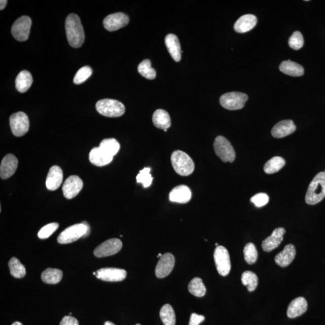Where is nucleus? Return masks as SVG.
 Returning <instances> with one entry per match:
<instances>
[{
  "mask_svg": "<svg viewBox=\"0 0 325 325\" xmlns=\"http://www.w3.org/2000/svg\"><path fill=\"white\" fill-rule=\"evenodd\" d=\"M248 100V96L242 92H232L223 94L220 98V103L223 108L230 110L242 109Z\"/></svg>",
  "mask_w": 325,
  "mask_h": 325,
  "instance_id": "0eeeda50",
  "label": "nucleus"
},
{
  "mask_svg": "<svg viewBox=\"0 0 325 325\" xmlns=\"http://www.w3.org/2000/svg\"><path fill=\"white\" fill-rule=\"evenodd\" d=\"M171 159L172 167L178 175L186 177L193 173L194 170V162L186 152L175 151L172 154Z\"/></svg>",
  "mask_w": 325,
  "mask_h": 325,
  "instance_id": "7ed1b4c3",
  "label": "nucleus"
},
{
  "mask_svg": "<svg viewBox=\"0 0 325 325\" xmlns=\"http://www.w3.org/2000/svg\"><path fill=\"white\" fill-rule=\"evenodd\" d=\"M269 197L265 193L256 194L251 198V202L256 207H262L269 203Z\"/></svg>",
  "mask_w": 325,
  "mask_h": 325,
  "instance_id": "79ce46f5",
  "label": "nucleus"
},
{
  "mask_svg": "<svg viewBox=\"0 0 325 325\" xmlns=\"http://www.w3.org/2000/svg\"><path fill=\"white\" fill-rule=\"evenodd\" d=\"M9 121L12 132L16 137H21L28 132L30 122L25 113L19 112L12 114Z\"/></svg>",
  "mask_w": 325,
  "mask_h": 325,
  "instance_id": "6e6552de",
  "label": "nucleus"
},
{
  "mask_svg": "<svg viewBox=\"0 0 325 325\" xmlns=\"http://www.w3.org/2000/svg\"><path fill=\"white\" fill-rule=\"evenodd\" d=\"M285 161L281 157H272L264 166V171L266 174H272L281 170L284 167Z\"/></svg>",
  "mask_w": 325,
  "mask_h": 325,
  "instance_id": "7c9ffc66",
  "label": "nucleus"
},
{
  "mask_svg": "<svg viewBox=\"0 0 325 325\" xmlns=\"http://www.w3.org/2000/svg\"><path fill=\"white\" fill-rule=\"evenodd\" d=\"M166 46L173 59L178 62L181 58V49L180 41L176 35L169 34L165 37Z\"/></svg>",
  "mask_w": 325,
  "mask_h": 325,
  "instance_id": "b1692460",
  "label": "nucleus"
},
{
  "mask_svg": "<svg viewBox=\"0 0 325 325\" xmlns=\"http://www.w3.org/2000/svg\"><path fill=\"white\" fill-rule=\"evenodd\" d=\"M307 301L303 297H299L292 300L289 304L287 314L290 318L301 316L307 310Z\"/></svg>",
  "mask_w": 325,
  "mask_h": 325,
  "instance_id": "4be33fe9",
  "label": "nucleus"
},
{
  "mask_svg": "<svg viewBox=\"0 0 325 325\" xmlns=\"http://www.w3.org/2000/svg\"><path fill=\"white\" fill-rule=\"evenodd\" d=\"M175 265V258L171 253L162 255L155 268V275L158 278H164L171 274Z\"/></svg>",
  "mask_w": 325,
  "mask_h": 325,
  "instance_id": "4468645a",
  "label": "nucleus"
},
{
  "mask_svg": "<svg viewBox=\"0 0 325 325\" xmlns=\"http://www.w3.org/2000/svg\"><path fill=\"white\" fill-rule=\"evenodd\" d=\"M138 72L142 76L149 80H153L156 77V71L151 67V60L145 59L139 64Z\"/></svg>",
  "mask_w": 325,
  "mask_h": 325,
  "instance_id": "c9c22d12",
  "label": "nucleus"
},
{
  "mask_svg": "<svg viewBox=\"0 0 325 325\" xmlns=\"http://www.w3.org/2000/svg\"><path fill=\"white\" fill-rule=\"evenodd\" d=\"M304 44V37L300 31H295L290 38H289V46L295 50H300L301 48L303 47Z\"/></svg>",
  "mask_w": 325,
  "mask_h": 325,
  "instance_id": "ea45409f",
  "label": "nucleus"
},
{
  "mask_svg": "<svg viewBox=\"0 0 325 325\" xmlns=\"http://www.w3.org/2000/svg\"><path fill=\"white\" fill-rule=\"evenodd\" d=\"M188 290L191 294L198 298L203 297L206 294V287L203 283L202 279L194 278L188 285Z\"/></svg>",
  "mask_w": 325,
  "mask_h": 325,
  "instance_id": "2f4dec72",
  "label": "nucleus"
},
{
  "mask_svg": "<svg viewBox=\"0 0 325 325\" xmlns=\"http://www.w3.org/2000/svg\"><path fill=\"white\" fill-rule=\"evenodd\" d=\"M191 198V191L186 185H180L172 189L170 193L171 202L186 204L189 202Z\"/></svg>",
  "mask_w": 325,
  "mask_h": 325,
  "instance_id": "aec40b11",
  "label": "nucleus"
},
{
  "mask_svg": "<svg viewBox=\"0 0 325 325\" xmlns=\"http://www.w3.org/2000/svg\"><path fill=\"white\" fill-rule=\"evenodd\" d=\"M18 160L14 155H6L3 159L0 167V177L3 180L11 177L17 170Z\"/></svg>",
  "mask_w": 325,
  "mask_h": 325,
  "instance_id": "f3484780",
  "label": "nucleus"
},
{
  "mask_svg": "<svg viewBox=\"0 0 325 325\" xmlns=\"http://www.w3.org/2000/svg\"><path fill=\"white\" fill-rule=\"evenodd\" d=\"M122 247V243L118 239H111L101 244L94 250V255L96 257L102 258L116 254L120 251Z\"/></svg>",
  "mask_w": 325,
  "mask_h": 325,
  "instance_id": "9b49d317",
  "label": "nucleus"
},
{
  "mask_svg": "<svg viewBox=\"0 0 325 325\" xmlns=\"http://www.w3.org/2000/svg\"><path fill=\"white\" fill-rule=\"evenodd\" d=\"M7 4L8 1H6V0H1V2H0V9H1V11L5 9Z\"/></svg>",
  "mask_w": 325,
  "mask_h": 325,
  "instance_id": "a18cd8bd",
  "label": "nucleus"
},
{
  "mask_svg": "<svg viewBox=\"0 0 325 325\" xmlns=\"http://www.w3.org/2000/svg\"><path fill=\"white\" fill-rule=\"evenodd\" d=\"M11 274L16 278H22L26 274L25 268L18 258L13 257L9 262Z\"/></svg>",
  "mask_w": 325,
  "mask_h": 325,
  "instance_id": "72a5a7b5",
  "label": "nucleus"
},
{
  "mask_svg": "<svg viewBox=\"0 0 325 325\" xmlns=\"http://www.w3.org/2000/svg\"><path fill=\"white\" fill-rule=\"evenodd\" d=\"M215 153L223 162H232L236 158V152L231 143L223 136H219L214 140Z\"/></svg>",
  "mask_w": 325,
  "mask_h": 325,
  "instance_id": "423d86ee",
  "label": "nucleus"
},
{
  "mask_svg": "<svg viewBox=\"0 0 325 325\" xmlns=\"http://www.w3.org/2000/svg\"><path fill=\"white\" fill-rule=\"evenodd\" d=\"M96 277L101 280L108 282H119L124 280L126 276L125 270L118 268H107L96 271Z\"/></svg>",
  "mask_w": 325,
  "mask_h": 325,
  "instance_id": "2eb2a0df",
  "label": "nucleus"
},
{
  "mask_svg": "<svg viewBox=\"0 0 325 325\" xmlns=\"http://www.w3.org/2000/svg\"><path fill=\"white\" fill-rule=\"evenodd\" d=\"M214 259L219 274L223 276L229 275L231 271L230 257L229 252L225 247H216L214 252Z\"/></svg>",
  "mask_w": 325,
  "mask_h": 325,
  "instance_id": "9d476101",
  "label": "nucleus"
},
{
  "mask_svg": "<svg viewBox=\"0 0 325 325\" xmlns=\"http://www.w3.org/2000/svg\"><path fill=\"white\" fill-rule=\"evenodd\" d=\"M256 22H257V18L255 15L252 14L243 15L236 22L234 28L236 32L243 34L254 28Z\"/></svg>",
  "mask_w": 325,
  "mask_h": 325,
  "instance_id": "5701e85b",
  "label": "nucleus"
},
{
  "mask_svg": "<svg viewBox=\"0 0 325 325\" xmlns=\"http://www.w3.org/2000/svg\"><path fill=\"white\" fill-rule=\"evenodd\" d=\"M152 122L156 127L162 129L170 128L171 125V117L165 110L158 109L152 116Z\"/></svg>",
  "mask_w": 325,
  "mask_h": 325,
  "instance_id": "bb28decb",
  "label": "nucleus"
},
{
  "mask_svg": "<svg viewBox=\"0 0 325 325\" xmlns=\"http://www.w3.org/2000/svg\"><path fill=\"white\" fill-rule=\"evenodd\" d=\"M90 234V226L86 222L76 224L67 228L61 232L57 238L60 244H68L77 241L81 237H86Z\"/></svg>",
  "mask_w": 325,
  "mask_h": 325,
  "instance_id": "20e7f679",
  "label": "nucleus"
},
{
  "mask_svg": "<svg viewBox=\"0 0 325 325\" xmlns=\"http://www.w3.org/2000/svg\"><path fill=\"white\" fill-rule=\"evenodd\" d=\"M104 325H115V324H114L113 323L111 322V321H106L105 324H104Z\"/></svg>",
  "mask_w": 325,
  "mask_h": 325,
  "instance_id": "49530a36",
  "label": "nucleus"
},
{
  "mask_svg": "<svg viewBox=\"0 0 325 325\" xmlns=\"http://www.w3.org/2000/svg\"><path fill=\"white\" fill-rule=\"evenodd\" d=\"M245 261L249 265H253L258 258V252L252 243L246 244L243 249Z\"/></svg>",
  "mask_w": 325,
  "mask_h": 325,
  "instance_id": "e433bc0d",
  "label": "nucleus"
},
{
  "mask_svg": "<svg viewBox=\"0 0 325 325\" xmlns=\"http://www.w3.org/2000/svg\"><path fill=\"white\" fill-rule=\"evenodd\" d=\"M63 178V171L58 166H53L50 169L46 179L47 189L54 191L58 189L62 183Z\"/></svg>",
  "mask_w": 325,
  "mask_h": 325,
  "instance_id": "a211bd4d",
  "label": "nucleus"
},
{
  "mask_svg": "<svg viewBox=\"0 0 325 325\" xmlns=\"http://www.w3.org/2000/svg\"><path fill=\"white\" fill-rule=\"evenodd\" d=\"M151 168H145L144 170L140 171L139 174L136 177L138 183H141L144 188H147L151 186L153 178L150 174Z\"/></svg>",
  "mask_w": 325,
  "mask_h": 325,
  "instance_id": "4c0bfd02",
  "label": "nucleus"
},
{
  "mask_svg": "<svg viewBox=\"0 0 325 325\" xmlns=\"http://www.w3.org/2000/svg\"><path fill=\"white\" fill-rule=\"evenodd\" d=\"M63 273L59 269L48 268L41 275L42 281L48 284H56L58 283L62 278Z\"/></svg>",
  "mask_w": 325,
  "mask_h": 325,
  "instance_id": "c85d7f7f",
  "label": "nucleus"
},
{
  "mask_svg": "<svg viewBox=\"0 0 325 325\" xmlns=\"http://www.w3.org/2000/svg\"><path fill=\"white\" fill-rule=\"evenodd\" d=\"M242 282L247 286L249 291H254L257 287L258 279L257 276L251 271H245L242 275Z\"/></svg>",
  "mask_w": 325,
  "mask_h": 325,
  "instance_id": "f704fd0d",
  "label": "nucleus"
},
{
  "mask_svg": "<svg viewBox=\"0 0 325 325\" xmlns=\"http://www.w3.org/2000/svg\"><path fill=\"white\" fill-rule=\"evenodd\" d=\"M83 187V182L76 175L68 177L64 181L62 187L64 197L71 200L77 196Z\"/></svg>",
  "mask_w": 325,
  "mask_h": 325,
  "instance_id": "ddd939ff",
  "label": "nucleus"
},
{
  "mask_svg": "<svg viewBox=\"0 0 325 325\" xmlns=\"http://www.w3.org/2000/svg\"><path fill=\"white\" fill-rule=\"evenodd\" d=\"M60 325H79L77 318L72 316H64L61 320Z\"/></svg>",
  "mask_w": 325,
  "mask_h": 325,
  "instance_id": "c03bdc74",
  "label": "nucleus"
},
{
  "mask_svg": "<svg viewBox=\"0 0 325 325\" xmlns=\"http://www.w3.org/2000/svg\"><path fill=\"white\" fill-rule=\"evenodd\" d=\"M12 325H23V324H22V323L19 322V321H15V322L13 323Z\"/></svg>",
  "mask_w": 325,
  "mask_h": 325,
  "instance_id": "de8ad7c7",
  "label": "nucleus"
},
{
  "mask_svg": "<svg viewBox=\"0 0 325 325\" xmlns=\"http://www.w3.org/2000/svg\"><path fill=\"white\" fill-rule=\"evenodd\" d=\"M96 109L101 115L109 118H117L124 114V105L118 100L112 99H103L99 101L96 104Z\"/></svg>",
  "mask_w": 325,
  "mask_h": 325,
  "instance_id": "39448f33",
  "label": "nucleus"
},
{
  "mask_svg": "<svg viewBox=\"0 0 325 325\" xmlns=\"http://www.w3.org/2000/svg\"><path fill=\"white\" fill-rule=\"evenodd\" d=\"M68 43L71 47L78 48L82 46L85 36L79 16L71 14L68 16L65 23Z\"/></svg>",
  "mask_w": 325,
  "mask_h": 325,
  "instance_id": "f257e3e1",
  "label": "nucleus"
},
{
  "mask_svg": "<svg viewBox=\"0 0 325 325\" xmlns=\"http://www.w3.org/2000/svg\"><path fill=\"white\" fill-rule=\"evenodd\" d=\"M215 245H216V246L217 247V246H219L218 243H216L215 244Z\"/></svg>",
  "mask_w": 325,
  "mask_h": 325,
  "instance_id": "8fccbe9b",
  "label": "nucleus"
},
{
  "mask_svg": "<svg viewBox=\"0 0 325 325\" xmlns=\"http://www.w3.org/2000/svg\"><path fill=\"white\" fill-rule=\"evenodd\" d=\"M99 147L107 154L114 157L119 151L120 144L115 139H106L100 143Z\"/></svg>",
  "mask_w": 325,
  "mask_h": 325,
  "instance_id": "473e14b6",
  "label": "nucleus"
},
{
  "mask_svg": "<svg viewBox=\"0 0 325 325\" xmlns=\"http://www.w3.org/2000/svg\"><path fill=\"white\" fill-rule=\"evenodd\" d=\"M31 24V19L29 16H22L19 18L12 27L13 37L19 42L27 41L30 35Z\"/></svg>",
  "mask_w": 325,
  "mask_h": 325,
  "instance_id": "1a4fd4ad",
  "label": "nucleus"
},
{
  "mask_svg": "<svg viewBox=\"0 0 325 325\" xmlns=\"http://www.w3.org/2000/svg\"><path fill=\"white\" fill-rule=\"evenodd\" d=\"M58 226H59V225L57 223H51L42 227L38 234L39 238L41 239L48 238L49 237H50L56 232Z\"/></svg>",
  "mask_w": 325,
  "mask_h": 325,
  "instance_id": "a19ab883",
  "label": "nucleus"
},
{
  "mask_svg": "<svg viewBox=\"0 0 325 325\" xmlns=\"http://www.w3.org/2000/svg\"><path fill=\"white\" fill-rule=\"evenodd\" d=\"M325 197V172H321L315 176L309 185L305 201L309 205L320 203Z\"/></svg>",
  "mask_w": 325,
  "mask_h": 325,
  "instance_id": "f03ea898",
  "label": "nucleus"
},
{
  "mask_svg": "<svg viewBox=\"0 0 325 325\" xmlns=\"http://www.w3.org/2000/svg\"><path fill=\"white\" fill-rule=\"evenodd\" d=\"M160 317L164 325H175L176 316L173 308L170 304H165L161 308Z\"/></svg>",
  "mask_w": 325,
  "mask_h": 325,
  "instance_id": "c756f323",
  "label": "nucleus"
},
{
  "mask_svg": "<svg viewBox=\"0 0 325 325\" xmlns=\"http://www.w3.org/2000/svg\"><path fill=\"white\" fill-rule=\"evenodd\" d=\"M92 74V70L89 67H84L77 71L74 78V83L76 84H82L89 79Z\"/></svg>",
  "mask_w": 325,
  "mask_h": 325,
  "instance_id": "58836bf2",
  "label": "nucleus"
},
{
  "mask_svg": "<svg viewBox=\"0 0 325 325\" xmlns=\"http://www.w3.org/2000/svg\"><path fill=\"white\" fill-rule=\"evenodd\" d=\"M113 157L110 156L100 147L93 148L89 154V160L91 164L102 167L110 164Z\"/></svg>",
  "mask_w": 325,
  "mask_h": 325,
  "instance_id": "393cba45",
  "label": "nucleus"
},
{
  "mask_svg": "<svg viewBox=\"0 0 325 325\" xmlns=\"http://www.w3.org/2000/svg\"><path fill=\"white\" fill-rule=\"evenodd\" d=\"M162 255H161V253H159L158 255L157 256V257L158 258H160Z\"/></svg>",
  "mask_w": 325,
  "mask_h": 325,
  "instance_id": "09e8293b",
  "label": "nucleus"
},
{
  "mask_svg": "<svg viewBox=\"0 0 325 325\" xmlns=\"http://www.w3.org/2000/svg\"><path fill=\"white\" fill-rule=\"evenodd\" d=\"M128 16L122 12L109 15L103 21L104 27L109 31H115L129 23Z\"/></svg>",
  "mask_w": 325,
  "mask_h": 325,
  "instance_id": "f8f14e48",
  "label": "nucleus"
},
{
  "mask_svg": "<svg viewBox=\"0 0 325 325\" xmlns=\"http://www.w3.org/2000/svg\"><path fill=\"white\" fill-rule=\"evenodd\" d=\"M296 125L292 120H284L278 122L272 129V135L275 138H282L295 132Z\"/></svg>",
  "mask_w": 325,
  "mask_h": 325,
  "instance_id": "6ab92c4d",
  "label": "nucleus"
},
{
  "mask_svg": "<svg viewBox=\"0 0 325 325\" xmlns=\"http://www.w3.org/2000/svg\"><path fill=\"white\" fill-rule=\"evenodd\" d=\"M296 255V249L294 245L289 244L281 252L278 253L275 258L276 264L281 268L287 267L294 261Z\"/></svg>",
  "mask_w": 325,
  "mask_h": 325,
  "instance_id": "412c9836",
  "label": "nucleus"
},
{
  "mask_svg": "<svg viewBox=\"0 0 325 325\" xmlns=\"http://www.w3.org/2000/svg\"><path fill=\"white\" fill-rule=\"evenodd\" d=\"M279 70L282 73L292 77H301L304 74L303 67L290 60L282 61L279 65Z\"/></svg>",
  "mask_w": 325,
  "mask_h": 325,
  "instance_id": "a878e982",
  "label": "nucleus"
},
{
  "mask_svg": "<svg viewBox=\"0 0 325 325\" xmlns=\"http://www.w3.org/2000/svg\"><path fill=\"white\" fill-rule=\"evenodd\" d=\"M285 233V230L284 228H277L273 231L272 235L263 240L262 242L263 251L269 252L277 248L283 240Z\"/></svg>",
  "mask_w": 325,
  "mask_h": 325,
  "instance_id": "dca6fc26",
  "label": "nucleus"
},
{
  "mask_svg": "<svg viewBox=\"0 0 325 325\" xmlns=\"http://www.w3.org/2000/svg\"><path fill=\"white\" fill-rule=\"evenodd\" d=\"M136 325H141V324H139V323H138V324H136Z\"/></svg>",
  "mask_w": 325,
  "mask_h": 325,
  "instance_id": "3c124183",
  "label": "nucleus"
},
{
  "mask_svg": "<svg viewBox=\"0 0 325 325\" xmlns=\"http://www.w3.org/2000/svg\"><path fill=\"white\" fill-rule=\"evenodd\" d=\"M16 88L18 92L25 93L30 89L32 83L31 74L28 71H22L16 79Z\"/></svg>",
  "mask_w": 325,
  "mask_h": 325,
  "instance_id": "cd10ccee",
  "label": "nucleus"
},
{
  "mask_svg": "<svg viewBox=\"0 0 325 325\" xmlns=\"http://www.w3.org/2000/svg\"><path fill=\"white\" fill-rule=\"evenodd\" d=\"M205 320V317L202 315H198L196 313L191 314L189 323L188 325H199Z\"/></svg>",
  "mask_w": 325,
  "mask_h": 325,
  "instance_id": "37998d69",
  "label": "nucleus"
}]
</instances>
